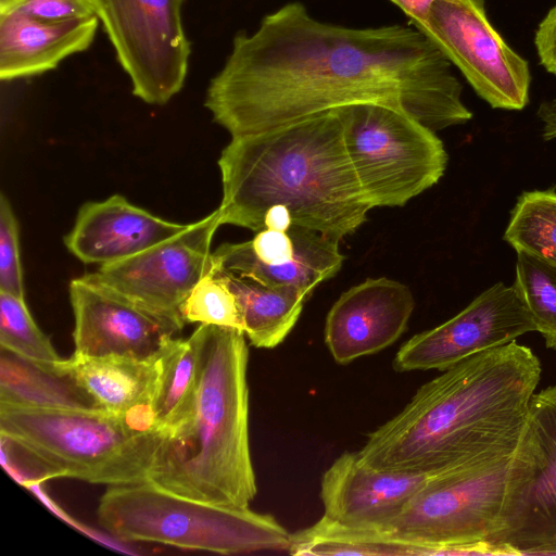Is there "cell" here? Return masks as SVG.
I'll return each mask as SVG.
<instances>
[{
    "instance_id": "obj_1",
    "label": "cell",
    "mask_w": 556,
    "mask_h": 556,
    "mask_svg": "<svg viewBox=\"0 0 556 556\" xmlns=\"http://www.w3.org/2000/svg\"><path fill=\"white\" fill-rule=\"evenodd\" d=\"M462 90L452 63L415 26L348 27L291 2L236 35L204 105L231 138L359 103L401 110L437 132L471 119Z\"/></svg>"
},
{
    "instance_id": "obj_21",
    "label": "cell",
    "mask_w": 556,
    "mask_h": 556,
    "mask_svg": "<svg viewBox=\"0 0 556 556\" xmlns=\"http://www.w3.org/2000/svg\"><path fill=\"white\" fill-rule=\"evenodd\" d=\"M207 326L200 324L188 339L168 338L157 353L159 376L151 404L154 428L162 434L190 413L202 370Z\"/></svg>"
},
{
    "instance_id": "obj_25",
    "label": "cell",
    "mask_w": 556,
    "mask_h": 556,
    "mask_svg": "<svg viewBox=\"0 0 556 556\" xmlns=\"http://www.w3.org/2000/svg\"><path fill=\"white\" fill-rule=\"evenodd\" d=\"M503 238L516 252L525 251L556 266V191L522 192Z\"/></svg>"
},
{
    "instance_id": "obj_16",
    "label": "cell",
    "mask_w": 556,
    "mask_h": 556,
    "mask_svg": "<svg viewBox=\"0 0 556 556\" xmlns=\"http://www.w3.org/2000/svg\"><path fill=\"white\" fill-rule=\"evenodd\" d=\"M441 471L376 469L357 453H343L321 477L324 516L343 526L384 531Z\"/></svg>"
},
{
    "instance_id": "obj_33",
    "label": "cell",
    "mask_w": 556,
    "mask_h": 556,
    "mask_svg": "<svg viewBox=\"0 0 556 556\" xmlns=\"http://www.w3.org/2000/svg\"><path fill=\"white\" fill-rule=\"evenodd\" d=\"M538 117L542 123V137L545 141L556 139V97L541 103Z\"/></svg>"
},
{
    "instance_id": "obj_6",
    "label": "cell",
    "mask_w": 556,
    "mask_h": 556,
    "mask_svg": "<svg viewBox=\"0 0 556 556\" xmlns=\"http://www.w3.org/2000/svg\"><path fill=\"white\" fill-rule=\"evenodd\" d=\"M99 523L123 541L218 554L287 551L291 533L271 515L186 498L150 481L109 486Z\"/></svg>"
},
{
    "instance_id": "obj_2",
    "label": "cell",
    "mask_w": 556,
    "mask_h": 556,
    "mask_svg": "<svg viewBox=\"0 0 556 556\" xmlns=\"http://www.w3.org/2000/svg\"><path fill=\"white\" fill-rule=\"evenodd\" d=\"M421 386L357 452L382 470L441 471L511 457L541 380L540 358L513 341L475 354Z\"/></svg>"
},
{
    "instance_id": "obj_12",
    "label": "cell",
    "mask_w": 556,
    "mask_h": 556,
    "mask_svg": "<svg viewBox=\"0 0 556 556\" xmlns=\"http://www.w3.org/2000/svg\"><path fill=\"white\" fill-rule=\"evenodd\" d=\"M220 225L217 208L188 224L177 236L128 258L101 265L91 275L153 309L181 317L180 307L187 296L214 271L211 243Z\"/></svg>"
},
{
    "instance_id": "obj_15",
    "label": "cell",
    "mask_w": 556,
    "mask_h": 556,
    "mask_svg": "<svg viewBox=\"0 0 556 556\" xmlns=\"http://www.w3.org/2000/svg\"><path fill=\"white\" fill-rule=\"evenodd\" d=\"M214 270L230 271L271 287L291 286L309 298L334 277L344 261L339 241L292 225L287 231L263 229L250 240L223 243L213 252Z\"/></svg>"
},
{
    "instance_id": "obj_11",
    "label": "cell",
    "mask_w": 556,
    "mask_h": 556,
    "mask_svg": "<svg viewBox=\"0 0 556 556\" xmlns=\"http://www.w3.org/2000/svg\"><path fill=\"white\" fill-rule=\"evenodd\" d=\"M414 26L492 108L519 111L528 104L529 65L490 23L484 0H439Z\"/></svg>"
},
{
    "instance_id": "obj_9",
    "label": "cell",
    "mask_w": 556,
    "mask_h": 556,
    "mask_svg": "<svg viewBox=\"0 0 556 556\" xmlns=\"http://www.w3.org/2000/svg\"><path fill=\"white\" fill-rule=\"evenodd\" d=\"M491 543L505 555H548L556 547V384L531 397Z\"/></svg>"
},
{
    "instance_id": "obj_23",
    "label": "cell",
    "mask_w": 556,
    "mask_h": 556,
    "mask_svg": "<svg viewBox=\"0 0 556 556\" xmlns=\"http://www.w3.org/2000/svg\"><path fill=\"white\" fill-rule=\"evenodd\" d=\"M288 553L298 556H425L422 547L400 541L389 532L343 526L324 515L308 528L291 533Z\"/></svg>"
},
{
    "instance_id": "obj_26",
    "label": "cell",
    "mask_w": 556,
    "mask_h": 556,
    "mask_svg": "<svg viewBox=\"0 0 556 556\" xmlns=\"http://www.w3.org/2000/svg\"><path fill=\"white\" fill-rule=\"evenodd\" d=\"M513 283L546 349L556 351V266L525 251L517 252Z\"/></svg>"
},
{
    "instance_id": "obj_28",
    "label": "cell",
    "mask_w": 556,
    "mask_h": 556,
    "mask_svg": "<svg viewBox=\"0 0 556 556\" xmlns=\"http://www.w3.org/2000/svg\"><path fill=\"white\" fill-rule=\"evenodd\" d=\"M180 316L185 323L230 327L243 331L237 299L215 271L206 275L193 288L180 307Z\"/></svg>"
},
{
    "instance_id": "obj_34",
    "label": "cell",
    "mask_w": 556,
    "mask_h": 556,
    "mask_svg": "<svg viewBox=\"0 0 556 556\" xmlns=\"http://www.w3.org/2000/svg\"><path fill=\"white\" fill-rule=\"evenodd\" d=\"M548 555H556V547L552 549Z\"/></svg>"
},
{
    "instance_id": "obj_18",
    "label": "cell",
    "mask_w": 556,
    "mask_h": 556,
    "mask_svg": "<svg viewBox=\"0 0 556 556\" xmlns=\"http://www.w3.org/2000/svg\"><path fill=\"white\" fill-rule=\"evenodd\" d=\"M188 225L162 219L123 195L87 202L64 237L67 250L86 264H111L177 236Z\"/></svg>"
},
{
    "instance_id": "obj_10",
    "label": "cell",
    "mask_w": 556,
    "mask_h": 556,
    "mask_svg": "<svg viewBox=\"0 0 556 556\" xmlns=\"http://www.w3.org/2000/svg\"><path fill=\"white\" fill-rule=\"evenodd\" d=\"M182 1L93 0L132 93L146 103L165 104L184 86L190 43Z\"/></svg>"
},
{
    "instance_id": "obj_20",
    "label": "cell",
    "mask_w": 556,
    "mask_h": 556,
    "mask_svg": "<svg viewBox=\"0 0 556 556\" xmlns=\"http://www.w3.org/2000/svg\"><path fill=\"white\" fill-rule=\"evenodd\" d=\"M97 15L49 22L0 10V78L13 80L53 70L68 55L88 49Z\"/></svg>"
},
{
    "instance_id": "obj_4",
    "label": "cell",
    "mask_w": 556,
    "mask_h": 556,
    "mask_svg": "<svg viewBox=\"0 0 556 556\" xmlns=\"http://www.w3.org/2000/svg\"><path fill=\"white\" fill-rule=\"evenodd\" d=\"M248 359L243 331L207 326L191 410L162 434L148 481L194 501L250 506L257 485L249 440Z\"/></svg>"
},
{
    "instance_id": "obj_29",
    "label": "cell",
    "mask_w": 556,
    "mask_h": 556,
    "mask_svg": "<svg viewBox=\"0 0 556 556\" xmlns=\"http://www.w3.org/2000/svg\"><path fill=\"white\" fill-rule=\"evenodd\" d=\"M0 291L25 301L18 223L3 193L0 195Z\"/></svg>"
},
{
    "instance_id": "obj_30",
    "label": "cell",
    "mask_w": 556,
    "mask_h": 556,
    "mask_svg": "<svg viewBox=\"0 0 556 556\" xmlns=\"http://www.w3.org/2000/svg\"><path fill=\"white\" fill-rule=\"evenodd\" d=\"M0 10L61 22L97 15L93 0H0Z\"/></svg>"
},
{
    "instance_id": "obj_32",
    "label": "cell",
    "mask_w": 556,
    "mask_h": 556,
    "mask_svg": "<svg viewBox=\"0 0 556 556\" xmlns=\"http://www.w3.org/2000/svg\"><path fill=\"white\" fill-rule=\"evenodd\" d=\"M410 20L413 25L421 23L432 4L439 0H391Z\"/></svg>"
},
{
    "instance_id": "obj_8",
    "label": "cell",
    "mask_w": 556,
    "mask_h": 556,
    "mask_svg": "<svg viewBox=\"0 0 556 556\" xmlns=\"http://www.w3.org/2000/svg\"><path fill=\"white\" fill-rule=\"evenodd\" d=\"M511 457L439 472L384 531L422 547L425 556L504 555L491 540L500 528Z\"/></svg>"
},
{
    "instance_id": "obj_19",
    "label": "cell",
    "mask_w": 556,
    "mask_h": 556,
    "mask_svg": "<svg viewBox=\"0 0 556 556\" xmlns=\"http://www.w3.org/2000/svg\"><path fill=\"white\" fill-rule=\"evenodd\" d=\"M157 353L149 358L74 353L55 365V372L74 381L97 407L127 419L136 429L153 430L151 404L159 376Z\"/></svg>"
},
{
    "instance_id": "obj_13",
    "label": "cell",
    "mask_w": 556,
    "mask_h": 556,
    "mask_svg": "<svg viewBox=\"0 0 556 556\" xmlns=\"http://www.w3.org/2000/svg\"><path fill=\"white\" fill-rule=\"evenodd\" d=\"M535 324L514 286L497 282L445 323L417 333L393 359L396 371H440L480 352L502 346Z\"/></svg>"
},
{
    "instance_id": "obj_31",
    "label": "cell",
    "mask_w": 556,
    "mask_h": 556,
    "mask_svg": "<svg viewBox=\"0 0 556 556\" xmlns=\"http://www.w3.org/2000/svg\"><path fill=\"white\" fill-rule=\"evenodd\" d=\"M535 48L542 66L556 75V5L540 23L534 38Z\"/></svg>"
},
{
    "instance_id": "obj_22",
    "label": "cell",
    "mask_w": 556,
    "mask_h": 556,
    "mask_svg": "<svg viewBox=\"0 0 556 556\" xmlns=\"http://www.w3.org/2000/svg\"><path fill=\"white\" fill-rule=\"evenodd\" d=\"M235 294L251 344L279 345L293 329L308 298L291 286L271 287L230 271L214 270Z\"/></svg>"
},
{
    "instance_id": "obj_27",
    "label": "cell",
    "mask_w": 556,
    "mask_h": 556,
    "mask_svg": "<svg viewBox=\"0 0 556 556\" xmlns=\"http://www.w3.org/2000/svg\"><path fill=\"white\" fill-rule=\"evenodd\" d=\"M0 346L41 368L55 372L62 361L49 337L31 317L26 301L0 291Z\"/></svg>"
},
{
    "instance_id": "obj_7",
    "label": "cell",
    "mask_w": 556,
    "mask_h": 556,
    "mask_svg": "<svg viewBox=\"0 0 556 556\" xmlns=\"http://www.w3.org/2000/svg\"><path fill=\"white\" fill-rule=\"evenodd\" d=\"M337 110L348 154L371 208L404 206L444 175L448 155L442 140L403 111L377 103Z\"/></svg>"
},
{
    "instance_id": "obj_24",
    "label": "cell",
    "mask_w": 556,
    "mask_h": 556,
    "mask_svg": "<svg viewBox=\"0 0 556 556\" xmlns=\"http://www.w3.org/2000/svg\"><path fill=\"white\" fill-rule=\"evenodd\" d=\"M0 401L49 407H97L68 377L1 349Z\"/></svg>"
},
{
    "instance_id": "obj_3",
    "label": "cell",
    "mask_w": 556,
    "mask_h": 556,
    "mask_svg": "<svg viewBox=\"0 0 556 556\" xmlns=\"http://www.w3.org/2000/svg\"><path fill=\"white\" fill-rule=\"evenodd\" d=\"M218 166L222 225L257 232L269 207L285 206L293 225L340 242L367 220L371 210L348 154L338 110L233 137Z\"/></svg>"
},
{
    "instance_id": "obj_14",
    "label": "cell",
    "mask_w": 556,
    "mask_h": 556,
    "mask_svg": "<svg viewBox=\"0 0 556 556\" xmlns=\"http://www.w3.org/2000/svg\"><path fill=\"white\" fill-rule=\"evenodd\" d=\"M70 299L75 354L84 356H154L186 324L181 317L153 309L100 282L91 274L73 279Z\"/></svg>"
},
{
    "instance_id": "obj_5",
    "label": "cell",
    "mask_w": 556,
    "mask_h": 556,
    "mask_svg": "<svg viewBox=\"0 0 556 556\" xmlns=\"http://www.w3.org/2000/svg\"><path fill=\"white\" fill-rule=\"evenodd\" d=\"M0 434L35 463L41 479L122 485L149 479L162 433L139 430L99 407L0 401Z\"/></svg>"
},
{
    "instance_id": "obj_17",
    "label": "cell",
    "mask_w": 556,
    "mask_h": 556,
    "mask_svg": "<svg viewBox=\"0 0 556 556\" xmlns=\"http://www.w3.org/2000/svg\"><path fill=\"white\" fill-rule=\"evenodd\" d=\"M415 307L410 289L386 277L368 278L343 292L330 308L325 342L333 359L346 365L394 343Z\"/></svg>"
}]
</instances>
